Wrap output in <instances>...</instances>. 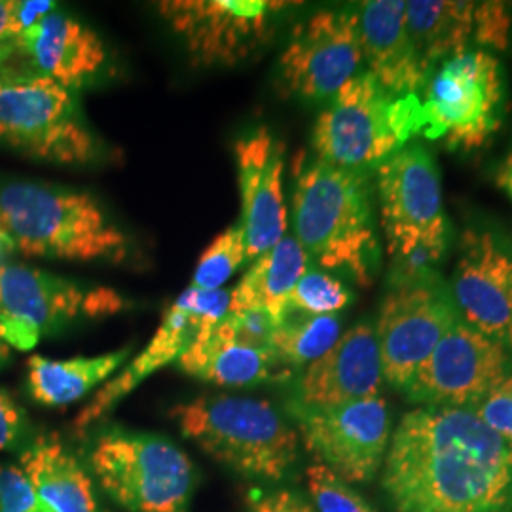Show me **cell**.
<instances>
[{"instance_id":"cell-27","label":"cell","mask_w":512,"mask_h":512,"mask_svg":"<svg viewBox=\"0 0 512 512\" xmlns=\"http://www.w3.org/2000/svg\"><path fill=\"white\" fill-rule=\"evenodd\" d=\"M340 336L338 315L287 311L275 329L270 349L287 368H306L325 355Z\"/></svg>"},{"instance_id":"cell-29","label":"cell","mask_w":512,"mask_h":512,"mask_svg":"<svg viewBox=\"0 0 512 512\" xmlns=\"http://www.w3.org/2000/svg\"><path fill=\"white\" fill-rule=\"evenodd\" d=\"M353 293L334 275L323 270H311L300 277L289 298V310L310 315H336L348 308Z\"/></svg>"},{"instance_id":"cell-2","label":"cell","mask_w":512,"mask_h":512,"mask_svg":"<svg viewBox=\"0 0 512 512\" xmlns=\"http://www.w3.org/2000/svg\"><path fill=\"white\" fill-rule=\"evenodd\" d=\"M0 228L16 251L71 262H126L131 239L88 192L0 181Z\"/></svg>"},{"instance_id":"cell-35","label":"cell","mask_w":512,"mask_h":512,"mask_svg":"<svg viewBox=\"0 0 512 512\" xmlns=\"http://www.w3.org/2000/svg\"><path fill=\"white\" fill-rule=\"evenodd\" d=\"M23 29L16 16V0H0V63L18 52Z\"/></svg>"},{"instance_id":"cell-3","label":"cell","mask_w":512,"mask_h":512,"mask_svg":"<svg viewBox=\"0 0 512 512\" xmlns=\"http://www.w3.org/2000/svg\"><path fill=\"white\" fill-rule=\"evenodd\" d=\"M296 241L327 270H346L368 285L378 262L374 194L366 171L313 160L296 173Z\"/></svg>"},{"instance_id":"cell-7","label":"cell","mask_w":512,"mask_h":512,"mask_svg":"<svg viewBox=\"0 0 512 512\" xmlns=\"http://www.w3.org/2000/svg\"><path fill=\"white\" fill-rule=\"evenodd\" d=\"M95 480L128 512H188L194 465L173 442L131 431H109L93 442Z\"/></svg>"},{"instance_id":"cell-8","label":"cell","mask_w":512,"mask_h":512,"mask_svg":"<svg viewBox=\"0 0 512 512\" xmlns=\"http://www.w3.org/2000/svg\"><path fill=\"white\" fill-rule=\"evenodd\" d=\"M128 308L109 287L78 285L65 277L23 266H0V342L27 351L76 321L103 319Z\"/></svg>"},{"instance_id":"cell-4","label":"cell","mask_w":512,"mask_h":512,"mask_svg":"<svg viewBox=\"0 0 512 512\" xmlns=\"http://www.w3.org/2000/svg\"><path fill=\"white\" fill-rule=\"evenodd\" d=\"M186 439L236 473L281 480L298 459V433L274 404L241 395H202L173 410Z\"/></svg>"},{"instance_id":"cell-25","label":"cell","mask_w":512,"mask_h":512,"mask_svg":"<svg viewBox=\"0 0 512 512\" xmlns=\"http://www.w3.org/2000/svg\"><path fill=\"white\" fill-rule=\"evenodd\" d=\"M131 349L110 351L95 357H74L67 361L33 355L27 361L29 393L44 406H67L84 399L97 385L128 361Z\"/></svg>"},{"instance_id":"cell-17","label":"cell","mask_w":512,"mask_h":512,"mask_svg":"<svg viewBox=\"0 0 512 512\" xmlns=\"http://www.w3.org/2000/svg\"><path fill=\"white\" fill-rule=\"evenodd\" d=\"M454 304L465 325L509 346L512 338V256L492 234L467 230L454 274Z\"/></svg>"},{"instance_id":"cell-26","label":"cell","mask_w":512,"mask_h":512,"mask_svg":"<svg viewBox=\"0 0 512 512\" xmlns=\"http://www.w3.org/2000/svg\"><path fill=\"white\" fill-rule=\"evenodd\" d=\"M475 2L412 0L406 2V25L421 63L431 67L446 55L463 54L473 37Z\"/></svg>"},{"instance_id":"cell-9","label":"cell","mask_w":512,"mask_h":512,"mask_svg":"<svg viewBox=\"0 0 512 512\" xmlns=\"http://www.w3.org/2000/svg\"><path fill=\"white\" fill-rule=\"evenodd\" d=\"M503 101V71L494 55L480 50L448 57L425 84L418 131L454 150H476L501 126Z\"/></svg>"},{"instance_id":"cell-31","label":"cell","mask_w":512,"mask_h":512,"mask_svg":"<svg viewBox=\"0 0 512 512\" xmlns=\"http://www.w3.org/2000/svg\"><path fill=\"white\" fill-rule=\"evenodd\" d=\"M281 323L270 311H228L215 327V334L251 348L270 349L275 329Z\"/></svg>"},{"instance_id":"cell-41","label":"cell","mask_w":512,"mask_h":512,"mask_svg":"<svg viewBox=\"0 0 512 512\" xmlns=\"http://www.w3.org/2000/svg\"><path fill=\"white\" fill-rule=\"evenodd\" d=\"M511 512H512V509H511Z\"/></svg>"},{"instance_id":"cell-16","label":"cell","mask_w":512,"mask_h":512,"mask_svg":"<svg viewBox=\"0 0 512 512\" xmlns=\"http://www.w3.org/2000/svg\"><path fill=\"white\" fill-rule=\"evenodd\" d=\"M376 186L387 247L448 226L442 211L439 169L427 148H399L376 167Z\"/></svg>"},{"instance_id":"cell-23","label":"cell","mask_w":512,"mask_h":512,"mask_svg":"<svg viewBox=\"0 0 512 512\" xmlns=\"http://www.w3.org/2000/svg\"><path fill=\"white\" fill-rule=\"evenodd\" d=\"M19 463L44 511L97 512L92 478L57 437H38Z\"/></svg>"},{"instance_id":"cell-21","label":"cell","mask_w":512,"mask_h":512,"mask_svg":"<svg viewBox=\"0 0 512 512\" xmlns=\"http://www.w3.org/2000/svg\"><path fill=\"white\" fill-rule=\"evenodd\" d=\"M198 334L200 330L192 321L183 300L177 298L171 304V308L165 311L162 325L148 342L145 351H141L122 374H118L114 380H110L109 384L95 393L92 403L76 416L74 429L78 433H84L90 425L101 420L107 412H110L124 397H128L137 385L143 384L156 370L171 363H177L184 349L194 342Z\"/></svg>"},{"instance_id":"cell-28","label":"cell","mask_w":512,"mask_h":512,"mask_svg":"<svg viewBox=\"0 0 512 512\" xmlns=\"http://www.w3.org/2000/svg\"><path fill=\"white\" fill-rule=\"evenodd\" d=\"M247 262L245 236L239 222H236L213 239V243L203 251L194 272L192 287L200 291H219Z\"/></svg>"},{"instance_id":"cell-1","label":"cell","mask_w":512,"mask_h":512,"mask_svg":"<svg viewBox=\"0 0 512 512\" xmlns=\"http://www.w3.org/2000/svg\"><path fill=\"white\" fill-rule=\"evenodd\" d=\"M382 486L397 512H511L512 444L471 408L420 406L389 439Z\"/></svg>"},{"instance_id":"cell-30","label":"cell","mask_w":512,"mask_h":512,"mask_svg":"<svg viewBox=\"0 0 512 512\" xmlns=\"http://www.w3.org/2000/svg\"><path fill=\"white\" fill-rule=\"evenodd\" d=\"M306 484L315 512H376L363 495L355 492L349 482L330 471L327 465H310Z\"/></svg>"},{"instance_id":"cell-12","label":"cell","mask_w":512,"mask_h":512,"mask_svg":"<svg viewBox=\"0 0 512 512\" xmlns=\"http://www.w3.org/2000/svg\"><path fill=\"white\" fill-rule=\"evenodd\" d=\"M359 14L319 10L294 27L279 57V84L306 101L332 99L363 65Z\"/></svg>"},{"instance_id":"cell-22","label":"cell","mask_w":512,"mask_h":512,"mask_svg":"<svg viewBox=\"0 0 512 512\" xmlns=\"http://www.w3.org/2000/svg\"><path fill=\"white\" fill-rule=\"evenodd\" d=\"M177 365L192 378L226 387L283 382L293 374L272 349L251 348L226 340L213 330L200 332L184 349Z\"/></svg>"},{"instance_id":"cell-39","label":"cell","mask_w":512,"mask_h":512,"mask_svg":"<svg viewBox=\"0 0 512 512\" xmlns=\"http://www.w3.org/2000/svg\"><path fill=\"white\" fill-rule=\"evenodd\" d=\"M14 253H18L14 241L8 238V236L2 232V228H0V266L6 264V260L14 255Z\"/></svg>"},{"instance_id":"cell-33","label":"cell","mask_w":512,"mask_h":512,"mask_svg":"<svg viewBox=\"0 0 512 512\" xmlns=\"http://www.w3.org/2000/svg\"><path fill=\"white\" fill-rule=\"evenodd\" d=\"M0 512H46L29 476L18 465L0 463Z\"/></svg>"},{"instance_id":"cell-13","label":"cell","mask_w":512,"mask_h":512,"mask_svg":"<svg viewBox=\"0 0 512 512\" xmlns=\"http://www.w3.org/2000/svg\"><path fill=\"white\" fill-rule=\"evenodd\" d=\"M458 321L456 304L437 279L393 287L374 329L385 382L404 391Z\"/></svg>"},{"instance_id":"cell-24","label":"cell","mask_w":512,"mask_h":512,"mask_svg":"<svg viewBox=\"0 0 512 512\" xmlns=\"http://www.w3.org/2000/svg\"><path fill=\"white\" fill-rule=\"evenodd\" d=\"M308 268L310 256L296 239L285 236L270 251L256 256L232 289L228 311L264 310L283 319L294 287Z\"/></svg>"},{"instance_id":"cell-20","label":"cell","mask_w":512,"mask_h":512,"mask_svg":"<svg viewBox=\"0 0 512 512\" xmlns=\"http://www.w3.org/2000/svg\"><path fill=\"white\" fill-rule=\"evenodd\" d=\"M361 6L359 29L368 73L393 97H416L429 71L408 33L406 2L368 0Z\"/></svg>"},{"instance_id":"cell-34","label":"cell","mask_w":512,"mask_h":512,"mask_svg":"<svg viewBox=\"0 0 512 512\" xmlns=\"http://www.w3.org/2000/svg\"><path fill=\"white\" fill-rule=\"evenodd\" d=\"M473 410L494 433L512 444V374L495 385Z\"/></svg>"},{"instance_id":"cell-38","label":"cell","mask_w":512,"mask_h":512,"mask_svg":"<svg viewBox=\"0 0 512 512\" xmlns=\"http://www.w3.org/2000/svg\"><path fill=\"white\" fill-rule=\"evenodd\" d=\"M495 184L512 200V150L501 160L495 171Z\"/></svg>"},{"instance_id":"cell-18","label":"cell","mask_w":512,"mask_h":512,"mask_svg":"<svg viewBox=\"0 0 512 512\" xmlns=\"http://www.w3.org/2000/svg\"><path fill=\"white\" fill-rule=\"evenodd\" d=\"M384 382L374 327L357 323L332 348L304 368L291 403L340 406L380 395Z\"/></svg>"},{"instance_id":"cell-11","label":"cell","mask_w":512,"mask_h":512,"mask_svg":"<svg viewBox=\"0 0 512 512\" xmlns=\"http://www.w3.org/2000/svg\"><path fill=\"white\" fill-rule=\"evenodd\" d=\"M289 414L311 456L349 484L370 482L384 465L391 418L380 395L325 408L289 403Z\"/></svg>"},{"instance_id":"cell-32","label":"cell","mask_w":512,"mask_h":512,"mask_svg":"<svg viewBox=\"0 0 512 512\" xmlns=\"http://www.w3.org/2000/svg\"><path fill=\"white\" fill-rule=\"evenodd\" d=\"M511 25V10L505 2H475L473 37L478 44L494 50H507Z\"/></svg>"},{"instance_id":"cell-36","label":"cell","mask_w":512,"mask_h":512,"mask_svg":"<svg viewBox=\"0 0 512 512\" xmlns=\"http://www.w3.org/2000/svg\"><path fill=\"white\" fill-rule=\"evenodd\" d=\"M255 512H315L310 503L291 490H277L256 501Z\"/></svg>"},{"instance_id":"cell-5","label":"cell","mask_w":512,"mask_h":512,"mask_svg":"<svg viewBox=\"0 0 512 512\" xmlns=\"http://www.w3.org/2000/svg\"><path fill=\"white\" fill-rule=\"evenodd\" d=\"M416 97H393L372 74L359 73L330 99L313 126L319 162L366 171L382 164L418 131Z\"/></svg>"},{"instance_id":"cell-14","label":"cell","mask_w":512,"mask_h":512,"mask_svg":"<svg viewBox=\"0 0 512 512\" xmlns=\"http://www.w3.org/2000/svg\"><path fill=\"white\" fill-rule=\"evenodd\" d=\"M509 370L503 344L458 321L420 366L404 395L423 406L476 408Z\"/></svg>"},{"instance_id":"cell-40","label":"cell","mask_w":512,"mask_h":512,"mask_svg":"<svg viewBox=\"0 0 512 512\" xmlns=\"http://www.w3.org/2000/svg\"><path fill=\"white\" fill-rule=\"evenodd\" d=\"M6 351H8V346H4V344L0 342V355H6Z\"/></svg>"},{"instance_id":"cell-19","label":"cell","mask_w":512,"mask_h":512,"mask_svg":"<svg viewBox=\"0 0 512 512\" xmlns=\"http://www.w3.org/2000/svg\"><path fill=\"white\" fill-rule=\"evenodd\" d=\"M16 54L29 59V73L46 76L73 92L92 82L109 59L99 35L61 10L29 27L19 38Z\"/></svg>"},{"instance_id":"cell-10","label":"cell","mask_w":512,"mask_h":512,"mask_svg":"<svg viewBox=\"0 0 512 512\" xmlns=\"http://www.w3.org/2000/svg\"><path fill=\"white\" fill-rule=\"evenodd\" d=\"M287 2L270 0H164L158 14L183 42L196 67H234L258 50Z\"/></svg>"},{"instance_id":"cell-15","label":"cell","mask_w":512,"mask_h":512,"mask_svg":"<svg viewBox=\"0 0 512 512\" xmlns=\"http://www.w3.org/2000/svg\"><path fill=\"white\" fill-rule=\"evenodd\" d=\"M285 147L268 128L239 137L234 145L238 167L241 217L249 262L270 251L287 232V205L283 196Z\"/></svg>"},{"instance_id":"cell-6","label":"cell","mask_w":512,"mask_h":512,"mask_svg":"<svg viewBox=\"0 0 512 512\" xmlns=\"http://www.w3.org/2000/svg\"><path fill=\"white\" fill-rule=\"evenodd\" d=\"M0 143L35 160L92 164L101 143L73 90L29 71H0Z\"/></svg>"},{"instance_id":"cell-37","label":"cell","mask_w":512,"mask_h":512,"mask_svg":"<svg viewBox=\"0 0 512 512\" xmlns=\"http://www.w3.org/2000/svg\"><path fill=\"white\" fill-rule=\"evenodd\" d=\"M21 416L18 406L6 391L0 389V450L18 439Z\"/></svg>"}]
</instances>
